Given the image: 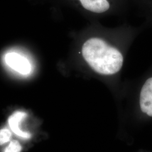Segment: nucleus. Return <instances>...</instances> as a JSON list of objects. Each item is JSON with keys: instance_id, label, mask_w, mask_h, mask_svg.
<instances>
[{"instance_id": "f257e3e1", "label": "nucleus", "mask_w": 152, "mask_h": 152, "mask_svg": "<svg viewBox=\"0 0 152 152\" xmlns=\"http://www.w3.org/2000/svg\"><path fill=\"white\" fill-rule=\"evenodd\" d=\"M121 29L89 28L81 33L78 56L82 71L103 77L120 73L127 48Z\"/></svg>"}, {"instance_id": "423d86ee", "label": "nucleus", "mask_w": 152, "mask_h": 152, "mask_svg": "<svg viewBox=\"0 0 152 152\" xmlns=\"http://www.w3.org/2000/svg\"><path fill=\"white\" fill-rule=\"evenodd\" d=\"M11 132L7 129H3L0 130V145H2L10 140Z\"/></svg>"}, {"instance_id": "f03ea898", "label": "nucleus", "mask_w": 152, "mask_h": 152, "mask_svg": "<svg viewBox=\"0 0 152 152\" xmlns=\"http://www.w3.org/2000/svg\"><path fill=\"white\" fill-rule=\"evenodd\" d=\"M2 60L8 70L19 76L28 77L34 70L31 57L20 49L8 50L3 55Z\"/></svg>"}, {"instance_id": "20e7f679", "label": "nucleus", "mask_w": 152, "mask_h": 152, "mask_svg": "<svg viewBox=\"0 0 152 152\" xmlns=\"http://www.w3.org/2000/svg\"><path fill=\"white\" fill-rule=\"evenodd\" d=\"M141 111L152 117V77L148 78L142 86L140 94Z\"/></svg>"}, {"instance_id": "7ed1b4c3", "label": "nucleus", "mask_w": 152, "mask_h": 152, "mask_svg": "<svg viewBox=\"0 0 152 152\" xmlns=\"http://www.w3.org/2000/svg\"><path fill=\"white\" fill-rule=\"evenodd\" d=\"M82 9L95 15L108 12L112 7V0H75Z\"/></svg>"}, {"instance_id": "39448f33", "label": "nucleus", "mask_w": 152, "mask_h": 152, "mask_svg": "<svg viewBox=\"0 0 152 152\" xmlns=\"http://www.w3.org/2000/svg\"><path fill=\"white\" fill-rule=\"evenodd\" d=\"M27 114L23 112H16L10 117L9 119V124L12 131L17 135L24 138L28 139L31 137L29 133L23 132L19 128L20 122L26 117Z\"/></svg>"}, {"instance_id": "0eeeda50", "label": "nucleus", "mask_w": 152, "mask_h": 152, "mask_svg": "<svg viewBox=\"0 0 152 152\" xmlns=\"http://www.w3.org/2000/svg\"><path fill=\"white\" fill-rule=\"evenodd\" d=\"M21 150L22 147L19 142L16 140H12L6 148L5 152H20Z\"/></svg>"}]
</instances>
